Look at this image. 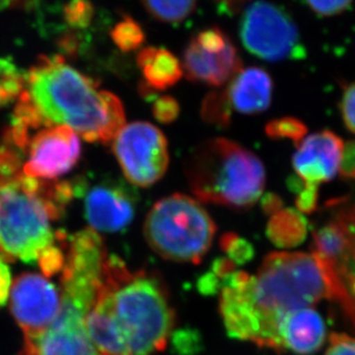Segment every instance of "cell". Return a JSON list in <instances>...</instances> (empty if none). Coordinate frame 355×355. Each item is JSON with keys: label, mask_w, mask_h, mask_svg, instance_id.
Instances as JSON below:
<instances>
[{"label": "cell", "mask_w": 355, "mask_h": 355, "mask_svg": "<svg viewBox=\"0 0 355 355\" xmlns=\"http://www.w3.org/2000/svg\"><path fill=\"white\" fill-rule=\"evenodd\" d=\"M220 314L232 338L281 352L286 316L335 297L331 266L321 255L275 252L254 275L235 269L222 281Z\"/></svg>", "instance_id": "obj_1"}, {"label": "cell", "mask_w": 355, "mask_h": 355, "mask_svg": "<svg viewBox=\"0 0 355 355\" xmlns=\"http://www.w3.org/2000/svg\"><path fill=\"white\" fill-rule=\"evenodd\" d=\"M74 188L68 182L29 178L22 171L0 178V252L7 261L37 263L42 274L60 275L67 235L54 230Z\"/></svg>", "instance_id": "obj_2"}, {"label": "cell", "mask_w": 355, "mask_h": 355, "mask_svg": "<svg viewBox=\"0 0 355 355\" xmlns=\"http://www.w3.org/2000/svg\"><path fill=\"white\" fill-rule=\"evenodd\" d=\"M26 91L46 127L66 125L89 143L111 144L125 125L122 101L61 55L38 58L29 69Z\"/></svg>", "instance_id": "obj_3"}, {"label": "cell", "mask_w": 355, "mask_h": 355, "mask_svg": "<svg viewBox=\"0 0 355 355\" xmlns=\"http://www.w3.org/2000/svg\"><path fill=\"white\" fill-rule=\"evenodd\" d=\"M107 257L104 241L92 229L68 237L60 272V314L42 337L24 342L19 355H97L87 337L85 318Z\"/></svg>", "instance_id": "obj_4"}, {"label": "cell", "mask_w": 355, "mask_h": 355, "mask_svg": "<svg viewBox=\"0 0 355 355\" xmlns=\"http://www.w3.org/2000/svg\"><path fill=\"white\" fill-rule=\"evenodd\" d=\"M104 270L115 321L132 355L164 351L173 335L175 312L162 282L145 270L131 272L115 255H108Z\"/></svg>", "instance_id": "obj_5"}, {"label": "cell", "mask_w": 355, "mask_h": 355, "mask_svg": "<svg viewBox=\"0 0 355 355\" xmlns=\"http://www.w3.org/2000/svg\"><path fill=\"white\" fill-rule=\"evenodd\" d=\"M185 171L197 199L232 209L252 207L265 189V166L258 155L227 138L201 143Z\"/></svg>", "instance_id": "obj_6"}, {"label": "cell", "mask_w": 355, "mask_h": 355, "mask_svg": "<svg viewBox=\"0 0 355 355\" xmlns=\"http://www.w3.org/2000/svg\"><path fill=\"white\" fill-rule=\"evenodd\" d=\"M216 227L193 198L175 193L162 198L148 211L144 235L161 258L199 263L211 248Z\"/></svg>", "instance_id": "obj_7"}, {"label": "cell", "mask_w": 355, "mask_h": 355, "mask_svg": "<svg viewBox=\"0 0 355 355\" xmlns=\"http://www.w3.org/2000/svg\"><path fill=\"white\" fill-rule=\"evenodd\" d=\"M239 38L252 55L268 62L302 60L307 55L291 14L268 0H255L245 7Z\"/></svg>", "instance_id": "obj_8"}, {"label": "cell", "mask_w": 355, "mask_h": 355, "mask_svg": "<svg viewBox=\"0 0 355 355\" xmlns=\"http://www.w3.org/2000/svg\"><path fill=\"white\" fill-rule=\"evenodd\" d=\"M112 144L115 158L131 184L148 188L166 174L169 166L167 138L150 122L125 124Z\"/></svg>", "instance_id": "obj_9"}, {"label": "cell", "mask_w": 355, "mask_h": 355, "mask_svg": "<svg viewBox=\"0 0 355 355\" xmlns=\"http://www.w3.org/2000/svg\"><path fill=\"white\" fill-rule=\"evenodd\" d=\"M232 38L221 28L209 27L190 40L183 53V74L193 83L213 87L228 84L241 69Z\"/></svg>", "instance_id": "obj_10"}, {"label": "cell", "mask_w": 355, "mask_h": 355, "mask_svg": "<svg viewBox=\"0 0 355 355\" xmlns=\"http://www.w3.org/2000/svg\"><path fill=\"white\" fill-rule=\"evenodd\" d=\"M8 298L10 312L24 332V342L42 337L62 307L60 288L37 272H26L12 282Z\"/></svg>", "instance_id": "obj_11"}, {"label": "cell", "mask_w": 355, "mask_h": 355, "mask_svg": "<svg viewBox=\"0 0 355 355\" xmlns=\"http://www.w3.org/2000/svg\"><path fill=\"white\" fill-rule=\"evenodd\" d=\"M26 152L28 159L22 173L29 178L57 181L68 174L80 161V136L66 125H51L31 137Z\"/></svg>", "instance_id": "obj_12"}, {"label": "cell", "mask_w": 355, "mask_h": 355, "mask_svg": "<svg viewBox=\"0 0 355 355\" xmlns=\"http://www.w3.org/2000/svg\"><path fill=\"white\" fill-rule=\"evenodd\" d=\"M344 141L330 130L304 138L292 158L295 176L306 185L318 188L338 174Z\"/></svg>", "instance_id": "obj_13"}, {"label": "cell", "mask_w": 355, "mask_h": 355, "mask_svg": "<svg viewBox=\"0 0 355 355\" xmlns=\"http://www.w3.org/2000/svg\"><path fill=\"white\" fill-rule=\"evenodd\" d=\"M135 211V198L120 185L94 187L84 201V214L90 229L96 232H122L130 225Z\"/></svg>", "instance_id": "obj_14"}, {"label": "cell", "mask_w": 355, "mask_h": 355, "mask_svg": "<svg viewBox=\"0 0 355 355\" xmlns=\"http://www.w3.org/2000/svg\"><path fill=\"white\" fill-rule=\"evenodd\" d=\"M85 327L97 355H132L115 321L111 285L104 269L97 295L85 318Z\"/></svg>", "instance_id": "obj_15"}, {"label": "cell", "mask_w": 355, "mask_h": 355, "mask_svg": "<svg viewBox=\"0 0 355 355\" xmlns=\"http://www.w3.org/2000/svg\"><path fill=\"white\" fill-rule=\"evenodd\" d=\"M225 90L234 111L260 114L272 104L274 80L263 68L248 67L238 71Z\"/></svg>", "instance_id": "obj_16"}, {"label": "cell", "mask_w": 355, "mask_h": 355, "mask_svg": "<svg viewBox=\"0 0 355 355\" xmlns=\"http://www.w3.org/2000/svg\"><path fill=\"white\" fill-rule=\"evenodd\" d=\"M281 351L309 355L321 349L325 340V325L313 307L292 313L282 322L278 331Z\"/></svg>", "instance_id": "obj_17"}, {"label": "cell", "mask_w": 355, "mask_h": 355, "mask_svg": "<svg viewBox=\"0 0 355 355\" xmlns=\"http://www.w3.org/2000/svg\"><path fill=\"white\" fill-rule=\"evenodd\" d=\"M332 218L342 229L344 241L338 254L331 260H325L331 265L342 285L349 302L347 316L355 327V204L337 208Z\"/></svg>", "instance_id": "obj_18"}, {"label": "cell", "mask_w": 355, "mask_h": 355, "mask_svg": "<svg viewBox=\"0 0 355 355\" xmlns=\"http://www.w3.org/2000/svg\"><path fill=\"white\" fill-rule=\"evenodd\" d=\"M136 61L144 78L145 94L168 90L183 76V68L178 57L164 47H144L138 52Z\"/></svg>", "instance_id": "obj_19"}, {"label": "cell", "mask_w": 355, "mask_h": 355, "mask_svg": "<svg viewBox=\"0 0 355 355\" xmlns=\"http://www.w3.org/2000/svg\"><path fill=\"white\" fill-rule=\"evenodd\" d=\"M309 223L302 213L293 208H282L270 215L267 236L278 248L298 246L307 235Z\"/></svg>", "instance_id": "obj_20"}, {"label": "cell", "mask_w": 355, "mask_h": 355, "mask_svg": "<svg viewBox=\"0 0 355 355\" xmlns=\"http://www.w3.org/2000/svg\"><path fill=\"white\" fill-rule=\"evenodd\" d=\"M141 3L153 19L164 24L183 22L197 7V0H141Z\"/></svg>", "instance_id": "obj_21"}, {"label": "cell", "mask_w": 355, "mask_h": 355, "mask_svg": "<svg viewBox=\"0 0 355 355\" xmlns=\"http://www.w3.org/2000/svg\"><path fill=\"white\" fill-rule=\"evenodd\" d=\"M232 111L225 90L211 91L201 103V120L211 125L227 129L232 124Z\"/></svg>", "instance_id": "obj_22"}, {"label": "cell", "mask_w": 355, "mask_h": 355, "mask_svg": "<svg viewBox=\"0 0 355 355\" xmlns=\"http://www.w3.org/2000/svg\"><path fill=\"white\" fill-rule=\"evenodd\" d=\"M111 38L122 52H132L144 45L145 31L141 24L131 17H124L111 31Z\"/></svg>", "instance_id": "obj_23"}, {"label": "cell", "mask_w": 355, "mask_h": 355, "mask_svg": "<svg viewBox=\"0 0 355 355\" xmlns=\"http://www.w3.org/2000/svg\"><path fill=\"white\" fill-rule=\"evenodd\" d=\"M265 132L274 141H291L300 144L307 135V125L302 120L292 116L274 119L266 124Z\"/></svg>", "instance_id": "obj_24"}, {"label": "cell", "mask_w": 355, "mask_h": 355, "mask_svg": "<svg viewBox=\"0 0 355 355\" xmlns=\"http://www.w3.org/2000/svg\"><path fill=\"white\" fill-rule=\"evenodd\" d=\"M221 246L236 266H241L250 261L254 255V248L250 241L239 237L236 234H225L221 239Z\"/></svg>", "instance_id": "obj_25"}, {"label": "cell", "mask_w": 355, "mask_h": 355, "mask_svg": "<svg viewBox=\"0 0 355 355\" xmlns=\"http://www.w3.org/2000/svg\"><path fill=\"white\" fill-rule=\"evenodd\" d=\"M288 188L297 195V207L300 213L311 214L316 211L318 201V188L306 185L297 176H291L288 181Z\"/></svg>", "instance_id": "obj_26"}, {"label": "cell", "mask_w": 355, "mask_h": 355, "mask_svg": "<svg viewBox=\"0 0 355 355\" xmlns=\"http://www.w3.org/2000/svg\"><path fill=\"white\" fill-rule=\"evenodd\" d=\"M94 13V5L90 0H71L64 8V20L71 27H87Z\"/></svg>", "instance_id": "obj_27"}, {"label": "cell", "mask_w": 355, "mask_h": 355, "mask_svg": "<svg viewBox=\"0 0 355 355\" xmlns=\"http://www.w3.org/2000/svg\"><path fill=\"white\" fill-rule=\"evenodd\" d=\"M26 89L24 76L13 71L0 76V108L17 101Z\"/></svg>", "instance_id": "obj_28"}, {"label": "cell", "mask_w": 355, "mask_h": 355, "mask_svg": "<svg viewBox=\"0 0 355 355\" xmlns=\"http://www.w3.org/2000/svg\"><path fill=\"white\" fill-rule=\"evenodd\" d=\"M152 113L155 120L162 124L173 123L178 120L181 113V106L178 101L171 96H164L153 103Z\"/></svg>", "instance_id": "obj_29"}, {"label": "cell", "mask_w": 355, "mask_h": 355, "mask_svg": "<svg viewBox=\"0 0 355 355\" xmlns=\"http://www.w3.org/2000/svg\"><path fill=\"white\" fill-rule=\"evenodd\" d=\"M309 8L318 17H335L349 10L353 0H305Z\"/></svg>", "instance_id": "obj_30"}, {"label": "cell", "mask_w": 355, "mask_h": 355, "mask_svg": "<svg viewBox=\"0 0 355 355\" xmlns=\"http://www.w3.org/2000/svg\"><path fill=\"white\" fill-rule=\"evenodd\" d=\"M339 110L345 127L355 135V82L344 89L342 99L339 101Z\"/></svg>", "instance_id": "obj_31"}, {"label": "cell", "mask_w": 355, "mask_h": 355, "mask_svg": "<svg viewBox=\"0 0 355 355\" xmlns=\"http://www.w3.org/2000/svg\"><path fill=\"white\" fill-rule=\"evenodd\" d=\"M175 349L180 355H193L200 349V336L193 330H182L174 335Z\"/></svg>", "instance_id": "obj_32"}, {"label": "cell", "mask_w": 355, "mask_h": 355, "mask_svg": "<svg viewBox=\"0 0 355 355\" xmlns=\"http://www.w3.org/2000/svg\"><path fill=\"white\" fill-rule=\"evenodd\" d=\"M324 355H355V338L345 334H331Z\"/></svg>", "instance_id": "obj_33"}, {"label": "cell", "mask_w": 355, "mask_h": 355, "mask_svg": "<svg viewBox=\"0 0 355 355\" xmlns=\"http://www.w3.org/2000/svg\"><path fill=\"white\" fill-rule=\"evenodd\" d=\"M339 171L343 178L355 180V141H349L344 145Z\"/></svg>", "instance_id": "obj_34"}, {"label": "cell", "mask_w": 355, "mask_h": 355, "mask_svg": "<svg viewBox=\"0 0 355 355\" xmlns=\"http://www.w3.org/2000/svg\"><path fill=\"white\" fill-rule=\"evenodd\" d=\"M6 259L0 252V307L5 305L10 297V286H12V276L10 267L7 265Z\"/></svg>", "instance_id": "obj_35"}, {"label": "cell", "mask_w": 355, "mask_h": 355, "mask_svg": "<svg viewBox=\"0 0 355 355\" xmlns=\"http://www.w3.org/2000/svg\"><path fill=\"white\" fill-rule=\"evenodd\" d=\"M218 12L229 17H235L241 13L250 0H211Z\"/></svg>", "instance_id": "obj_36"}, {"label": "cell", "mask_w": 355, "mask_h": 355, "mask_svg": "<svg viewBox=\"0 0 355 355\" xmlns=\"http://www.w3.org/2000/svg\"><path fill=\"white\" fill-rule=\"evenodd\" d=\"M262 208L266 214H274L283 208V200L275 193H267L262 199Z\"/></svg>", "instance_id": "obj_37"}, {"label": "cell", "mask_w": 355, "mask_h": 355, "mask_svg": "<svg viewBox=\"0 0 355 355\" xmlns=\"http://www.w3.org/2000/svg\"><path fill=\"white\" fill-rule=\"evenodd\" d=\"M31 0H0V10H7L10 7L26 6Z\"/></svg>", "instance_id": "obj_38"}, {"label": "cell", "mask_w": 355, "mask_h": 355, "mask_svg": "<svg viewBox=\"0 0 355 355\" xmlns=\"http://www.w3.org/2000/svg\"><path fill=\"white\" fill-rule=\"evenodd\" d=\"M13 71H17L15 66L7 60V59L0 58V76L1 75L10 74V73H13Z\"/></svg>", "instance_id": "obj_39"}]
</instances>
